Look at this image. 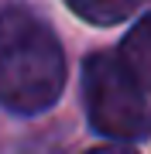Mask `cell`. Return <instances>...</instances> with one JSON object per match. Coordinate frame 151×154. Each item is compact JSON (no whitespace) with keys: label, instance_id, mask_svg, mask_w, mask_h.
<instances>
[{"label":"cell","instance_id":"cell-1","mask_svg":"<svg viewBox=\"0 0 151 154\" xmlns=\"http://www.w3.org/2000/svg\"><path fill=\"white\" fill-rule=\"evenodd\" d=\"M65 86V55L55 31L28 7L0 11V106L17 116L48 110Z\"/></svg>","mask_w":151,"mask_h":154},{"label":"cell","instance_id":"cell-2","mask_svg":"<svg viewBox=\"0 0 151 154\" xmlns=\"http://www.w3.org/2000/svg\"><path fill=\"white\" fill-rule=\"evenodd\" d=\"M83 99L96 134L110 140H141L151 134V106L113 51H93L83 62Z\"/></svg>","mask_w":151,"mask_h":154},{"label":"cell","instance_id":"cell-3","mask_svg":"<svg viewBox=\"0 0 151 154\" xmlns=\"http://www.w3.org/2000/svg\"><path fill=\"white\" fill-rule=\"evenodd\" d=\"M117 58H120V65L131 72V79L141 89H151V14L141 17L134 28L127 31V38L120 41Z\"/></svg>","mask_w":151,"mask_h":154},{"label":"cell","instance_id":"cell-4","mask_svg":"<svg viewBox=\"0 0 151 154\" xmlns=\"http://www.w3.org/2000/svg\"><path fill=\"white\" fill-rule=\"evenodd\" d=\"M69 11L79 14L83 21L90 24H100V28H110V24H120V21H131L144 0H65Z\"/></svg>","mask_w":151,"mask_h":154},{"label":"cell","instance_id":"cell-5","mask_svg":"<svg viewBox=\"0 0 151 154\" xmlns=\"http://www.w3.org/2000/svg\"><path fill=\"white\" fill-rule=\"evenodd\" d=\"M86 154H137L134 147H127V144H106V147H93Z\"/></svg>","mask_w":151,"mask_h":154}]
</instances>
